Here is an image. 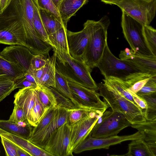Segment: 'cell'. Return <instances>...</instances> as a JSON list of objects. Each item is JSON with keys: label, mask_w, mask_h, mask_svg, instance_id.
<instances>
[{"label": "cell", "mask_w": 156, "mask_h": 156, "mask_svg": "<svg viewBox=\"0 0 156 156\" xmlns=\"http://www.w3.org/2000/svg\"><path fill=\"white\" fill-rule=\"evenodd\" d=\"M98 85L100 96L112 111L121 113L133 124L145 121L144 112L133 102L104 83Z\"/></svg>", "instance_id": "obj_4"}, {"label": "cell", "mask_w": 156, "mask_h": 156, "mask_svg": "<svg viewBox=\"0 0 156 156\" xmlns=\"http://www.w3.org/2000/svg\"><path fill=\"white\" fill-rule=\"evenodd\" d=\"M71 133V126L67 122L53 132L42 149L51 156H70L69 148Z\"/></svg>", "instance_id": "obj_10"}, {"label": "cell", "mask_w": 156, "mask_h": 156, "mask_svg": "<svg viewBox=\"0 0 156 156\" xmlns=\"http://www.w3.org/2000/svg\"><path fill=\"white\" fill-rule=\"evenodd\" d=\"M48 108L45 107L41 103L36 91L34 103L31 112L29 124L34 127L36 126Z\"/></svg>", "instance_id": "obj_33"}, {"label": "cell", "mask_w": 156, "mask_h": 156, "mask_svg": "<svg viewBox=\"0 0 156 156\" xmlns=\"http://www.w3.org/2000/svg\"><path fill=\"white\" fill-rule=\"evenodd\" d=\"M139 131L129 135L115 136L101 138L92 137L89 133L88 136L73 151V153L78 154L84 151L94 149H108L111 146L120 144L127 140L143 138Z\"/></svg>", "instance_id": "obj_11"}, {"label": "cell", "mask_w": 156, "mask_h": 156, "mask_svg": "<svg viewBox=\"0 0 156 156\" xmlns=\"http://www.w3.org/2000/svg\"><path fill=\"white\" fill-rule=\"evenodd\" d=\"M6 76V75H5L4 74H3L1 72H0V76Z\"/></svg>", "instance_id": "obj_52"}, {"label": "cell", "mask_w": 156, "mask_h": 156, "mask_svg": "<svg viewBox=\"0 0 156 156\" xmlns=\"http://www.w3.org/2000/svg\"><path fill=\"white\" fill-rule=\"evenodd\" d=\"M14 105L12 113L8 120L14 123L27 121L25 113L23 109L16 105Z\"/></svg>", "instance_id": "obj_41"}, {"label": "cell", "mask_w": 156, "mask_h": 156, "mask_svg": "<svg viewBox=\"0 0 156 156\" xmlns=\"http://www.w3.org/2000/svg\"><path fill=\"white\" fill-rule=\"evenodd\" d=\"M27 48L22 45H11L0 52V55L26 72H28L34 55Z\"/></svg>", "instance_id": "obj_15"}, {"label": "cell", "mask_w": 156, "mask_h": 156, "mask_svg": "<svg viewBox=\"0 0 156 156\" xmlns=\"http://www.w3.org/2000/svg\"><path fill=\"white\" fill-rule=\"evenodd\" d=\"M131 125L122 114L112 110H106L98 118L90 134L96 138L116 136Z\"/></svg>", "instance_id": "obj_7"}, {"label": "cell", "mask_w": 156, "mask_h": 156, "mask_svg": "<svg viewBox=\"0 0 156 156\" xmlns=\"http://www.w3.org/2000/svg\"><path fill=\"white\" fill-rule=\"evenodd\" d=\"M55 7L58 9L59 8L60 5L62 0H51Z\"/></svg>", "instance_id": "obj_51"}, {"label": "cell", "mask_w": 156, "mask_h": 156, "mask_svg": "<svg viewBox=\"0 0 156 156\" xmlns=\"http://www.w3.org/2000/svg\"><path fill=\"white\" fill-rule=\"evenodd\" d=\"M38 9L41 19L48 36L64 26L54 14L45 10Z\"/></svg>", "instance_id": "obj_25"}, {"label": "cell", "mask_w": 156, "mask_h": 156, "mask_svg": "<svg viewBox=\"0 0 156 156\" xmlns=\"http://www.w3.org/2000/svg\"><path fill=\"white\" fill-rule=\"evenodd\" d=\"M15 85V89L18 88H23L27 87L36 88L37 86V84L32 83L26 80L24 77L14 81Z\"/></svg>", "instance_id": "obj_44"}, {"label": "cell", "mask_w": 156, "mask_h": 156, "mask_svg": "<svg viewBox=\"0 0 156 156\" xmlns=\"http://www.w3.org/2000/svg\"><path fill=\"white\" fill-rule=\"evenodd\" d=\"M32 126L27 121L14 123L8 120L0 119V128L28 140L33 129Z\"/></svg>", "instance_id": "obj_20"}, {"label": "cell", "mask_w": 156, "mask_h": 156, "mask_svg": "<svg viewBox=\"0 0 156 156\" xmlns=\"http://www.w3.org/2000/svg\"><path fill=\"white\" fill-rule=\"evenodd\" d=\"M143 33L148 47L156 56V30L150 25H143Z\"/></svg>", "instance_id": "obj_35"}, {"label": "cell", "mask_w": 156, "mask_h": 156, "mask_svg": "<svg viewBox=\"0 0 156 156\" xmlns=\"http://www.w3.org/2000/svg\"><path fill=\"white\" fill-rule=\"evenodd\" d=\"M48 58L42 54L34 55L31 61L30 67L28 73L44 67L47 64Z\"/></svg>", "instance_id": "obj_39"}, {"label": "cell", "mask_w": 156, "mask_h": 156, "mask_svg": "<svg viewBox=\"0 0 156 156\" xmlns=\"http://www.w3.org/2000/svg\"><path fill=\"white\" fill-rule=\"evenodd\" d=\"M68 84L73 98L81 107L93 108L103 113L109 108L96 90L69 82Z\"/></svg>", "instance_id": "obj_12"}, {"label": "cell", "mask_w": 156, "mask_h": 156, "mask_svg": "<svg viewBox=\"0 0 156 156\" xmlns=\"http://www.w3.org/2000/svg\"><path fill=\"white\" fill-rule=\"evenodd\" d=\"M88 0H62L58 10L64 26L67 28L70 18L87 2Z\"/></svg>", "instance_id": "obj_21"}, {"label": "cell", "mask_w": 156, "mask_h": 156, "mask_svg": "<svg viewBox=\"0 0 156 156\" xmlns=\"http://www.w3.org/2000/svg\"><path fill=\"white\" fill-rule=\"evenodd\" d=\"M46 65L40 69L36 70H33L29 73L34 77L37 86L39 85L41 80L45 72Z\"/></svg>", "instance_id": "obj_46"}, {"label": "cell", "mask_w": 156, "mask_h": 156, "mask_svg": "<svg viewBox=\"0 0 156 156\" xmlns=\"http://www.w3.org/2000/svg\"><path fill=\"white\" fill-rule=\"evenodd\" d=\"M14 81L6 76H0V102L15 89Z\"/></svg>", "instance_id": "obj_36"}, {"label": "cell", "mask_w": 156, "mask_h": 156, "mask_svg": "<svg viewBox=\"0 0 156 156\" xmlns=\"http://www.w3.org/2000/svg\"><path fill=\"white\" fill-rule=\"evenodd\" d=\"M57 107L51 105L47 109L37 125L33 128L30 136L39 133L48 126L54 117Z\"/></svg>", "instance_id": "obj_30"}, {"label": "cell", "mask_w": 156, "mask_h": 156, "mask_svg": "<svg viewBox=\"0 0 156 156\" xmlns=\"http://www.w3.org/2000/svg\"><path fill=\"white\" fill-rule=\"evenodd\" d=\"M69 115L68 122L71 125L92 112L102 114L103 113L96 109L87 107L76 108L68 109Z\"/></svg>", "instance_id": "obj_31"}, {"label": "cell", "mask_w": 156, "mask_h": 156, "mask_svg": "<svg viewBox=\"0 0 156 156\" xmlns=\"http://www.w3.org/2000/svg\"><path fill=\"white\" fill-rule=\"evenodd\" d=\"M93 20H88L83 28L77 32L67 31V37L70 55L73 58L82 60V57L89 41Z\"/></svg>", "instance_id": "obj_14"}, {"label": "cell", "mask_w": 156, "mask_h": 156, "mask_svg": "<svg viewBox=\"0 0 156 156\" xmlns=\"http://www.w3.org/2000/svg\"><path fill=\"white\" fill-rule=\"evenodd\" d=\"M57 53L56 69L68 82L80 85L88 89L98 90V85L91 75V70L83 60L53 48Z\"/></svg>", "instance_id": "obj_3"}, {"label": "cell", "mask_w": 156, "mask_h": 156, "mask_svg": "<svg viewBox=\"0 0 156 156\" xmlns=\"http://www.w3.org/2000/svg\"></svg>", "instance_id": "obj_53"}, {"label": "cell", "mask_w": 156, "mask_h": 156, "mask_svg": "<svg viewBox=\"0 0 156 156\" xmlns=\"http://www.w3.org/2000/svg\"><path fill=\"white\" fill-rule=\"evenodd\" d=\"M120 59L132 64L144 73L156 76V56L133 53L128 48L120 51Z\"/></svg>", "instance_id": "obj_16"}, {"label": "cell", "mask_w": 156, "mask_h": 156, "mask_svg": "<svg viewBox=\"0 0 156 156\" xmlns=\"http://www.w3.org/2000/svg\"><path fill=\"white\" fill-rule=\"evenodd\" d=\"M108 26L101 20H93L90 36L82 57V60L92 70L96 67L107 43Z\"/></svg>", "instance_id": "obj_5"}, {"label": "cell", "mask_w": 156, "mask_h": 156, "mask_svg": "<svg viewBox=\"0 0 156 156\" xmlns=\"http://www.w3.org/2000/svg\"><path fill=\"white\" fill-rule=\"evenodd\" d=\"M150 77L144 78L137 81L128 88V90L130 92L136 94L144 86Z\"/></svg>", "instance_id": "obj_43"}, {"label": "cell", "mask_w": 156, "mask_h": 156, "mask_svg": "<svg viewBox=\"0 0 156 156\" xmlns=\"http://www.w3.org/2000/svg\"><path fill=\"white\" fill-rule=\"evenodd\" d=\"M101 1L106 4L116 5L122 0H101Z\"/></svg>", "instance_id": "obj_49"}, {"label": "cell", "mask_w": 156, "mask_h": 156, "mask_svg": "<svg viewBox=\"0 0 156 156\" xmlns=\"http://www.w3.org/2000/svg\"><path fill=\"white\" fill-rule=\"evenodd\" d=\"M33 23L36 30L43 41L50 45L48 36L41 19L36 0L34 4Z\"/></svg>", "instance_id": "obj_32"}, {"label": "cell", "mask_w": 156, "mask_h": 156, "mask_svg": "<svg viewBox=\"0 0 156 156\" xmlns=\"http://www.w3.org/2000/svg\"><path fill=\"white\" fill-rule=\"evenodd\" d=\"M67 28L64 26L53 33L49 35L50 45L59 51L69 54L67 37Z\"/></svg>", "instance_id": "obj_22"}, {"label": "cell", "mask_w": 156, "mask_h": 156, "mask_svg": "<svg viewBox=\"0 0 156 156\" xmlns=\"http://www.w3.org/2000/svg\"><path fill=\"white\" fill-rule=\"evenodd\" d=\"M49 87L55 95L57 106L68 109L77 108L69 99L62 95L55 89L51 87Z\"/></svg>", "instance_id": "obj_37"}, {"label": "cell", "mask_w": 156, "mask_h": 156, "mask_svg": "<svg viewBox=\"0 0 156 156\" xmlns=\"http://www.w3.org/2000/svg\"><path fill=\"white\" fill-rule=\"evenodd\" d=\"M103 81L106 87L117 91L135 104L132 94L128 89V87L124 81L112 77L105 78Z\"/></svg>", "instance_id": "obj_28"}, {"label": "cell", "mask_w": 156, "mask_h": 156, "mask_svg": "<svg viewBox=\"0 0 156 156\" xmlns=\"http://www.w3.org/2000/svg\"><path fill=\"white\" fill-rule=\"evenodd\" d=\"M1 142L4 147L7 156H18L16 145L6 138L0 136Z\"/></svg>", "instance_id": "obj_42"}, {"label": "cell", "mask_w": 156, "mask_h": 156, "mask_svg": "<svg viewBox=\"0 0 156 156\" xmlns=\"http://www.w3.org/2000/svg\"><path fill=\"white\" fill-rule=\"evenodd\" d=\"M9 0H0V11H1L7 5Z\"/></svg>", "instance_id": "obj_50"}, {"label": "cell", "mask_w": 156, "mask_h": 156, "mask_svg": "<svg viewBox=\"0 0 156 156\" xmlns=\"http://www.w3.org/2000/svg\"><path fill=\"white\" fill-rule=\"evenodd\" d=\"M23 0H9L0 11V43L27 47Z\"/></svg>", "instance_id": "obj_1"}, {"label": "cell", "mask_w": 156, "mask_h": 156, "mask_svg": "<svg viewBox=\"0 0 156 156\" xmlns=\"http://www.w3.org/2000/svg\"><path fill=\"white\" fill-rule=\"evenodd\" d=\"M96 67L105 78H118L124 81L128 87L138 80L147 76H154L145 73L132 64L116 57L111 51L108 43Z\"/></svg>", "instance_id": "obj_2"}, {"label": "cell", "mask_w": 156, "mask_h": 156, "mask_svg": "<svg viewBox=\"0 0 156 156\" xmlns=\"http://www.w3.org/2000/svg\"><path fill=\"white\" fill-rule=\"evenodd\" d=\"M0 72L14 81L23 77L26 72L0 55Z\"/></svg>", "instance_id": "obj_26"}, {"label": "cell", "mask_w": 156, "mask_h": 156, "mask_svg": "<svg viewBox=\"0 0 156 156\" xmlns=\"http://www.w3.org/2000/svg\"><path fill=\"white\" fill-rule=\"evenodd\" d=\"M24 77L27 80L37 85L34 77L30 73L26 72L24 74Z\"/></svg>", "instance_id": "obj_48"}, {"label": "cell", "mask_w": 156, "mask_h": 156, "mask_svg": "<svg viewBox=\"0 0 156 156\" xmlns=\"http://www.w3.org/2000/svg\"><path fill=\"white\" fill-rule=\"evenodd\" d=\"M36 0H23L25 31L27 48L34 55H47L51 49V46L44 41L36 30L34 25V3Z\"/></svg>", "instance_id": "obj_8"}, {"label": "cell", "mask_w": 156, "mask_h": 156, "mask_svg": "<svg viewBox=\"0 0 156 156\" xmlns=\"http://www.w3.org/2000/svg\"><path fill=\"white\" fill-rule=\"evenodd\" d=\"M53 55L48 58V62L46 67L44 74L38 86L51 87L55 88V64L57 58V53L53 51Z\"/></svg>", "instance_id": "obj_23"}, {"label": "cell", "mask_w": 156, "mask_h": 156, "mask_svg": "<svg viewBox=\"0 0 156 156\" xmlns=\"http://www.w3.org/2000/svg\"><path fill=\"white\" fill-rule=\"evenodd\" d=\"M156 93V76H151L136 94L139 96Z\"/></svg>", "instance_id": "obj_40"}, {"label": "cell", "mask_w": 156, "mask_h": 156, "mask_svg": "<svg viewBox=\"0 0 156 156\" xmlns=\"http://www.w3.org/2000/svg\"><path fill=\"white\" fill-rule=\"evenodd\" d=\"M120 156H154L147 143L141 138L131 140L128 145V152Z\"/></svg>", "instance_id": "obj_24"}, {"label": "cell", "mask_w": 156, "mask_h": 156, "mask_svg": "<svg viewBox=\"0 0 156 156\" xmlns=\"http://www.w3.org/2000/svg\"><path fill=\"white\" fill-rule=\"evenodd\" d=\"M142 135V139L148 145L154 156H156V119L131 124Z\"/></svg>", "instance_id": "obj_18"}, {"label": "cell", "mask_w": 156, "mask_h": 156, "mask_svg": "<svg viewBox=\"0 0 156 156\" xmlns=\"http://www.w3.org/2000/svg\"><path fill=\"white\" fill-rule=\"evenodd\" d=\"M36 1L39 8L51 12L62 23L58 10L51 0H36Z\"/></svg>", "instance_id": "obj_38"}, {"label": "cell", "mask_w": 156, "mask_h": 156, "mask_svg": "<svg viewBox=\"0 0 156 156\" xmlns=\"http://www.w3.org/2000/svg\"><path fill=\"white\" fill-rule=\"evenodd\" d=\"M140 96L145 100L147 104V108L144 111L145 119L151 121L156 119V93Z\"/></svg>", "instance_id": "obj_34"}, {"label": "cell", "mask_w": 156, "mask_h": 156, "mask_svg": "<svg viewBox=\"0 0 156 156\" xmlns=\"http://www.w3.org/2000/svg\"><path fill=\"white\" fill-rule=\"evenodd\" d=\"M35 88L32 87L21 88L14 95V105L23 109L27 120L29 124L31 111L34 103L36 96Z\"/></svg>", "instance_id": "obj_17"}, {"label": "cell", "mask_w": 156, "mask_h": 156, "mask_svg": "<svg viewBox=\"0 0 156 156\" xmlns=\"http://www.w3.org/2000/svg\"><path fill=\"white\" fill-rule=\"evenodd\" d=\"M0 136L3 137L21 147L31 156H51L43 149L36 145L29 140L8 133L0 128Z\"/></svg>", "instance_id": "obj_19"}, {"label": "cell", "mask_w": 156, "mask_h": 156, "mask_svg": "<svg viewBox=\"0 0 156 156\" xmlns=\"http://www.w3.org/2000/svg\"><path fill=\"white\" fill-rule=\"evenodd\" d=\"M16 145V151L18 156H31L29 153L23 148Z\"/></svg>", "instance_id": "obj_47"}, {"label": "cell", "mask_w": 156, "mask_h": 156, "mask_svg": "<svg viewBox=\"0 0 156 156\" xmlns=\"http://www.w3.org/2000/svg\"><path fill=\"white\" fill-rule=\"evenodd\" d=\"M35 90L39 100L45 107L57 105L55 95L49 87L39 86Z\"/></svg>", "instance_id": "obj_29"}, {"label": "cell", "mask_w": 156, "mask_h": 156, "mask_svg": "<svg viewBox=\"0 0 156 156\" xmlns=\"http://www.w3.org/2000/svg\"><path fill=\"white\" fill-rule=\"evenodd\" d=\"M129 92L133 96L135 104L144 112L147 107V104L146 101L143 98L136 94Z\"/></svg>", "instance_id": "obj_45"}, {"label": "cell", "mask_w": 156, "mask_h": 156, "mask_svg": "<svg viewBox=\"0 0 156 156\" xmlns=\"http://www.w3.org/2000/svg\"></svg>", "instance_id": "obj_54"}, {"label": "cell", "mask_w": 156, "mask_h": 156, "mask_svg": "<svg viewBox=\"0 0 156 156\" xmlns=\"http://www.w3.org/2000/svg\"><path fill=\"white\" fill-rule=\"evenodd\" d=\"M55 84V87L54 89L62 95L70 100L76 107H81L73 98L68 84V81L56 69Z\"/></svg>", "instance_id": "obj_27"}, {"label": "cell", "mask_w": 156, "mask_h": 156, "mask_svg": "<svg viewBox=\"0 0 156 156\" xmlns=\"http://www.w3.org/2000/svg\"><path fill=\"white\" fill-rule=\"evenodd\" d=\"M121 25L124 37L133 53L154 56L146 42L143 33V25L141 23L122 12Z\"/></svg>", "instance_id": "obj_6"}, {"label": "cell", "mask_w": 156, "mask_h": 156, "mask_svg": "<svg viewBox=\"0 0 156 156\" xmlns=\"http://www.w3.org/2000/svg\"><path fill=\"white\" fill-rule=\"evenodd\" d=\"M102 114L92 112L70 125L71 133L69 152L73 156V151L89 135L98 118Z\"/></svg>", "instance_id": "obj_13"}, {"label": "cell", "mask_w": 156, "mask_h": 156, "mask_svg": "<svg viewBox=\"0 0 156 156\" xmlns=\"http://www.w3.org/2000/svg\"><path fill=\"white\" fill-rule=\"evenodd\" d=\"M116 5L143 25H150L155 15L156 0H122Z\"/></svg>", "instance_id": "obj_9"}]
</instances>
